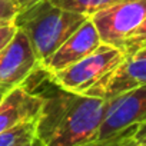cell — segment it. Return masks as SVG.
Returning <instances> with one entry per match:
<instances>
[{"label":"cell","mask_w":146,"mask_h":146,"mask_svg":"<svg viewBox=\"0 0 146 146\" xmlns=\"http://www.w3.org/2000/svg\"><path fill=\"white\" fill-rule=\"evenodd\" d=\"M33 146H42V143H40V142H39V139H37V140H36V142H35V145H33Z\"/></svg>","instance_id":"cell-20"},{"label":"cell","mask_w":146,"mask_h":146,"mask_svg":"<svg viewBox=\"0 0 146 146\" xmlns=\"http://www.w3.org/2000/svg\"><path fill=\"white\" fill-rule=\"evenodd\" d=\"M88 19L85 15L62 9L49 0H42L22 10L15 22L17 29L29 39L37 60L43 62Z\"/></svg>","instance_id":"cell-2"},{"label":"cell","mask_w":146,"mask_h":146,"mask_svg":"<svg viewBox=\"0 0 146 146\" xmlns=\"http://www.w3.org/2000/svg\"><path fill=\"white\" fill-rule=\"evenodd\" d=\"M125 57L126 56L120 49L102 43L95 52L72 66L52 75H44L50 83L66 92L85 95L112 69L120 64Z\"/></svg>","instance_id":"cell-3"},{"label":"cell","mask_w":146,"mask_h":146,"mask_svg":"<svg viewBox=\"0 0 146 146\" xmlns=\"http://www.w3.org/2000/svg\"><path fill=\"white\" fill-rule=\"evenodd\" d=\"M146 120V85L123 92L108 100L98 139H108Z\"/></svg>","instance_id":"cell-6"},{"label":"cell","mask_w":146,"mask_h":146,"mask_svg":"<svg viewBox=\"0 0 146 146\" xmlns=\"http://www.w3.org/2000/svg\"><path fill=\"white\" fill-rule=\"evenodd\" d=\"M143 47H146V17L133 30V33L125 40L123 53L126 57H133Z\"/></svg>","instance_id":"cell-13"},{"label":"cell","mask_w":146,"mask_h":146,"mask_svg":"<svg viewBox=\"0 0 146 146\" xmlns=\"http://www.w3.org/2000/svg\"><path fill=\"white\" fill-rule=\"evenodd\" d=\"M142 85H146V57H125L120 64L112 69L85 95L109 100Z\"/></svg>","instance_id":"cell-8"},{"label":"cell","mask_w":146,"mask_h":146,"mask_svg":"<svg viewBox=\"0 0 146 146\" xmlns=\"http://www.w3.org/2000/svg\"><path fill=\"white\" fill-rule=\"evenodd\" d=\"M49 2L62 9L72 10L90 17L99 10L110 7L119 2H123V0H49Z\"/></svg>","instance_id":"cell-11"},{"label":"cell","mask_w":146,"mask_h":146,"mask_svg":"<svg viewBox=\"0 0 146 146\" xmlns=\"http://www.w3.org/2000/svg\"><path fill=\"white\" fill-rule=\"evenodd\" d=\"M143 136H146V120L137 125L136 132H135V142H137V140L142 139Z\"/></svg>","instance_id":"cell-16"},{"label":"cell","mask_w":146,"mask_h":146,"mask_svg":"<svg viewBox=\"0 0 146 146\" xmlns=\"http://www.w3.org/2000/svg\"><path fill=\"white\" fill-rule=\"evenodd\" d=\"M56 89L50 96L42 95L43 109L37 120L42 146H78L98 140L108 100Z\"/></svg>","instance_id":"cell-1"},{"label":"cell","mask_w":146,"mask_h":146,"mask_svg":"<svg viewBox=\"0 0 146 146\" xmlns=\"http://www.w3.org/2000/svg\"><path fill=\"white\" fill-rule=\"evenodd\" d=\"M137 126H130L122 132H119L117 135L108 137V139H98L93 142H88L83 145H78V146H135V132H136Z\"/></svg>","instance_id":"cell-12"},{"label":"cell","mask_w":146,"mask_h":146,"mask_svg":"<svg viewBox=\"0 0 146 146\" xmlns=\"http://www.w3.org/2000/svg\"><path fill=\"white\" fill-rule=\"evenodd\" d=\"M2 98H3V96H2V95H0V99H2Z\"/></svg>","instance_id":"cell-21"},{"label":"cell","mask_w":146,"mask_h":146,"mask_svg":"<svg viewBox=\"0 0 146 146\" xmlns=\"http://www.w3.org/2000/svg\"><path fill=\"white\" fill-rule=\"evenodd\" d=\"M37 140V122L19 125L0 133V146H33Z\"/></svg>","instance_id":"cell-10"},{"label":"cell","mask_w":146,"mask_h":146,"mask_svg":"<svg viewBox=\"0 0 146 146\" xmlns=\"http://www.w3.org/2000/svg\"><path fill=\"white\" fill-rule=\"evenodd\" d=\"M20 13V5L17 0H0V25L15 22Z\"/></svg>","instance_id":"cell-14"},{"label":"cell","mask_w":146,"mask_h":146,"mask_svg":"<svg viewBox=\"0 0 146 146\" xmlns=\"http://www.w3.org/2000/svg\"><path fill=\"white\" fill-rule=\"evenodd\" d=\"M146 17V0H123L90 16L102 43L123 52L125 40Z\"/></svg>","instance_id":"cell-4"},{"label":"cell","mask_w":146,"mask_h":146,"mask_svg":"<svg viewBox=\"0 0 146 146\" xmlns=\"http://www.w3.org/2000/svg\"><path fill=\"white\" fill-rule=\"evenodd\" d=\"M135 146H146V136H143L142 139H139V140L135 143Z\"/></svg>","instance_id":"cell-19"},{"label":"cell","mask_w":146,"mask_h":146,"mask_svg":"<svg viewBox=\"0 0 146 146\" xmlns=\"http://www.w3.org/2000/svg\"><path fill=\"white\" fill-rule=\"evenodd\" d=\"M100 44L102 40L99 37V33L89 17L80 25L76 32H73L67 37V40L57 50H54L49 57L40 62V70L46 75L63 70L95 52Z\"/></svg>","instance_id":"cell-7"},{"label":"cell","mask_w":146,"mask_h":146,"mask_svg":"<svg viewBox=\"0 0 146 146\" xmlns=\"http://www.w3.org/2000/svg\"><path fill=\"white\" fill-rule=\"evenodd\" d=\"M43 109V96L25 85L9 90L0 99V133L19 125L37 122Z\"/></svg>","instance_id":"cell-9"},{"label":"cell","mask_w":146,"mask_h":146,"mask_svg":"<svg viewBox=\"0 0 146 146\" xmlns=\"http://www.w3.org/2000/svg\"><path fill=\"white\" fill-rule=\"evenodd\" d=\"M17 32V26L16 22H10V23H5L0 25V50H2L16 35Z\"/></svg>","instance_id":"cell-15"},{"label":"cell","mask_w":146,"mask_h":146,"mask_svg":"<svg viewBox=\"0 0 146 146\" xmlns=\"http://www.w3.org/2000/svg\"><path fill=\"white\" fill-rule=\"evenodd\" d=\"M37 70H40V62L26 35L17 29L13 39L0 50V95L25 85Z\"/></svg>","instance_id":"cell-5"},{"label":"cell","mask_w":146,"mask_h":146,"mask_svg":"<svg viewBox=\"0 0 146 146\" xmlns=\"http://www.w3.org/2000/svg\"><path fill=\"white\" fill-rule=\"evenodd\" d=\"M17 2H19V5H20V12H22V10H25V9L33 6L35 3L42 2V0H17Z\"/></svg>","instance_id":"cell-17"},{"label":"cell","mask_w":146,"mask_h":146,"mask_svg":"<svg viewBox=\"0 0 146 146\" xmlns=\"http://www.w3.org/2000/svg\"><path fill=\"white\" fill-rule=\"evenodd\" d=\"M133 57H146V47H143L142 50H139V52H137Z\"/></svg>","instance_id":"cell-18"}]
</instances>
